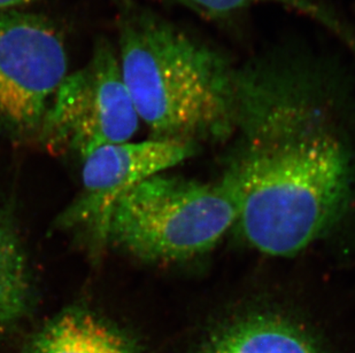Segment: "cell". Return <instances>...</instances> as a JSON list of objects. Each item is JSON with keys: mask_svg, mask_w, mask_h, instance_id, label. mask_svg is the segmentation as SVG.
Wrapping results in <instances>:
<instances>
[{"mask_svg": "<svg viewBox=\"0 0 355 353\" xmlns=\"http://www.w3.org/2000/svg\"><path fill=\"white\" fill-rule=\"evenodd\" d=\"M346 77L302 51H269L237 67L236 123L250 143L222 180L236 224L262 253L295 256L345 212L354 170L332 114Z\"/></svg>", "mask_w": 355, "mask_h": 353, "instance_id": "6da1fadb", "label": "cell"}, {"mask_svg": "<svg viewBox=\"0 0 355 353\" xmlns=\"http://www.w3.org/2000/svg\"><path fill=\"white\" fill-rule=\"evenodd\" d=\"M116 51L135 109L155 139L220 136L236 124L237 66L209 44L132 10L119 22Z\"/></svg>", "mask_w": 355, "mask_h": 353, "instance_id": "7a4b0ae2", "label": "cell"}, {"mask_svg": "<svg viewBox=\"0 0 355 353\" xmlns=\"http://www.w3.org/2000/svg\"><path fill=\"white\" fill-rule=\"evenodd\" d=\"M237 223L225 181L205 183L155 174L115 203L107 241L139 260L174 263L209 251Z\"/></svg>", "mask_w": 355, "mask_h": 353, "instance_id": "3957f363", "label": "cell"}, {"mask_svg": "<svg viewBox=\"0 0 355 353\" xmlns=\"http://www.w3.org/2000/svg\"><path fill=\"white\" fill-rule=\"evenodd\" d=\"M139 123L118 51L101 39L87 64L64 78L40 129L51 146L83 159L99 147L130 141Z\"/></svg>", "mask_w": 355, "mask_h": 353, "instance_id": "277c9868", "label": "cell"}, {"mask_svg": "<svg viewBox=\"0 0 355 353\" xmlns=\"http://www.w3.org/2000/svg\"><path fill=\"white\" fill-rule=\"evenodd\" d=\"M68 75L66 42L49 19L0 12V120L15 130L42 127Z\"/></svg>", "mask_w": 355, "mask_h": 353, "instance_id": "5b68a950", "label": "cell"}, {"mask_svg": "<svg viewBox=\"0 0 355 353\" xmlns=\"http://www.w3.org/2000/svg\"><path fill=\"white\" fill-rule=\"evenodd\" d=\"M193 150L190 141L171 139L99 147L83 157L80 197L61 223L87 228L101 244L107 242L112 211L119 199L143 180L184 162Z\"/></svg>", "mask_w": 355, "mask_h": 353, "instance_id": "8992f818", "label": "cell"}, {"mask_svg": "<svg viewBox=\"0 0 355 353\" xmlns=\"http://www.w3.org/2000/svg\"><path fill=\"white\" fill-rule=\"evenodd\" d=\"M24 353H141L130 334L90 310L71 309L45 323Z\"/></svg>", "mask_w": 355, "mask_h": 353, "instance_id": "52a82bcc", "label": "cell"}, {"mask_svg": "<svg viewBox=\"0 0 355 353\" xmlns=\"http://www.w3.org/2000/svg\"><path fill=\"white\" fill-rule=\"evenodd\" d=\"M201 353H322L300 327L275 316L257 314L222 327Z\"/></svg>", "mask_w": 355, "mask_h": 353, "instance_id": "ba28073f", "label": "cell"}, {"mask_svg": "<svg viewBox=\"0 0 355 353\" xmlns=\"http://www.w3.org/2000/svg\"><path fill=\"white\" fill-rule=\"evenodd\" d=\"M31 277L20 241L0 216V332L27 314L31 304Z\"/></svg>", "mask_w": 355, "mask_h": 353, "instance_id": "9c48e42d", "label": "cell"}, {"mask_svg": "<svg viewBox=\"0 0 355 353\" xmlns=\"http://www.w3.org/2000/svg\"><path fill=\"white\" fill-rule=\"evenodd\" d=\"M191 10L206 17H225L251 6L253 3H268V0H180Z\"/></svg>", "mask_w": 355, "mask_h": 353, "instance_id": "30bf717a", "label": "cell"}, {"mask_svg": "<svg viewBox=\"0 0 355 353\" xmlns=\"http://www.w3.org/2000/svg\"><path fill=\"white\" fill-rule=\"evenodd\" d=\"M36 0H0V12L17 10V7L24 6Z\"/></svg>", "mask_w": 355, "mask_h": 353, "instance_id": "8fae6325", "label": "cell"}]
</instances>
